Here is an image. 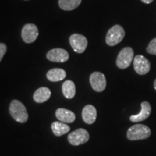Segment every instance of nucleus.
Wrapping results in <instances>:
<instances>
[{
    "label": "nucleus",
    "mask_w": 156,
    "mask_h": 156,
    "mask_svg": "<svg viewBox=\"0 0 156 156\" xmlns=\"http://www.w3.org/2000/svg\"><path fill=\"white\" fill-rule=\"evenodd\" d=\"M9 114L17 122L25 123L28 119L27 109L23 103L18 100H13L9 105Z\"/></svg>",
    "instance_id": "1"
},
{
    "label": "nucleus",
    "mask_w": 156,
    "mask_h": 156,
    "mask_svg": "<svg viewBox=\"0 0 156 156\" xmlns=\"http://www.w3.org/2000/svg\"><path fill=\"white\" fill-rule=\"evenodd\" d=\"M151 134V129L144 124H135L128 129L126 136L129 140L147 139Z\"/></svg>",
    "instance_id": "2"
},
{
    "label": "nucleus",
    "mask_w": 156,
    "mask_h": 156,
    "mask_svg": "<svg viewBox=\"0 0 156 156\" xmlns=\"http://www.w3.org/2000/svg\"><path fill=\"white\" fill-rule=\"evenodd\" d=\"M125 36V31L119 25L113 26L107 33L106 36V44L110 46H116L122 41Z\"/></svg>",
    "instance_id": "3"
},
{
    "label": "nucleus",
    "mask_w": 156,
    "mask_h": 156,
    "mask_svg": "<svg viewBox=\"0 0 156 156\" xmlns=\"http://www.w3.org/2000/svg\"><path fill=\"white\" fill-rule=\"evenodd\" d=\"M134 58V51L131 47H125L121 50L116 58V65L119 69L129 67Z\"/></svg>",
    "instance_id": "4"
},
{
    "label": "nucleus",
    "mask_w": 156,
    "mask_h": 156,
    "mask_svg": "<svg viewBox=\"0 0 156 156\" xmlns=\"http://www.w3.org/2000/svg\"><path fill=\"white\" fill-rule=\"evenodd\" d=\"M90 135L88 132L83 128L76 129L71 133H69L67 136L68 141L73 145H80L85 143L89 140Z\"/></svg>",
    "instance_id": "5"
},
{
    "label": "nucleus",
    "mask_w": 156,
    "mask_h": 156,
    "mask_svg": "<svg viewBox=\"0 0 156 156\" xmlns=\"http://www.w3.org/2000/svg\"><path fill=\"white\" fill-rule=\"evenodd\" d=\"M69 44L75 52L82 54L86 49L87 40L83 35L76 34L69 37Z\"/></svg>",
    "instance_id": "6"
},
{
    "label": "nucleus",
    "mask_w": 156,
    "mask_h": 156,
    "mask_svg": "<svg viewBox=\"0 0 156 156\" xmlns=\"http://www.w3.org/2000/svg\"><path fill=\"white\" fill-rule=\"evenodd\" d=\"M90 83L93 89L96 92H102L106 87V80L105 75L99 72H95L90 77Z\"/></svg>",
    "instance_id": "7"
},
{
    "label": "nucleus",
    "mask_w": 156,
    "mask_h": 156,
    "mask_svg": "<svg viewBox=\"0 0 156 156\" xmlns=\"http://www.w3.org/2000/svg\"><path fill=\"white\" fill-rule=\"evenodd\" d=\"M22 38L27 44H31L36 40L38 36V30L36 25L29 23L24 25L22 30Z\"/></svg>",
    "instance_id": "8"
},
{
    "label": "nucleus",
    "mask_w": 156,
    "mask_h": 156,
    "mask_svg": "<svg viewBox=\"0 0 156 156\" xmlns=\"http://www.w3.org/2000/svg\"><path fill=\"white\" fill-rule=\"evenodd\" d=\"M134 68L135 72L140 75L148 73L151 69V63L147 58L142 55L136 56L134 58Z\"/></svg>",
    "instance_id": "9"
},
{
    "label": "nucleus",
    "mask_w": 156,
    "mask_h": 156,
    "mask_svg": "<svg viewBox=\"0 0 156 156\" xmlns=\"http://www.w3.org/2000/svg\"><path fill=\"white\" fill-rule=\"evenodd\" d=\"M46 57L49 61L54 62H65L69 59V54L63 48H54L50 50L46 54Z\"/></svg>",
    "instance_id": "10"
},
{
    "label": "nucleus",
    "mask_w": 156,
    "mask_h": 156,
    "mask_svg": "<svg viewBox=\"0 0 156 156\" xmlns=\"http://www.w3.org/2000/svg\"><path fill=\"white\" fill-rule=\"evenodd\" d=\"M141 111L138 114L132 115L130 121L132 122H138L145 120L150 116L151 113V106L147 101H144L141 103Z\"/></svg>",
    "instance_id": "11"
},
{
    "label": "nucleus",
    "mask_w": 156,
    "mask_h": 156,
    "mask_svg": "<svg viewBox=\"0 0 156 156\" xmlns=\"http://www.w3.org/2000/svg\"><path fill=\"white\" fill-rule=\"evenodd\" d=\"M83 119L87 124H92L95 122L97 117L96 108L92 105H87L84 107L82 112Z\"/></svg>",
    "instance_id": "12"
},
{
    "label": "nucleus",
    "mask_w": 156,
    "mask_h": 156,
    "mask_svg": "<svg viewBox=\"0 0 156 156\" xmlns=\"http://www.w3.org/2000/svg\"><path fill=\"white\" fill-rule=\"evenodd\" d=\"M56 116L58 120L64 123H73L75 122L76 116L71 111L65 108H58L56 111Z\"/></svg>",
    "instance_id": "13"
},
{
    "label": "nucleus",
    "mask_w": 156,
    "mask_h": 156,
    "mask_svg": "<svg viewBox=\"0 0 156 156\" xmlns=\"http://www.w3.org/2000/svg\"><path fill=\"white\" fill-rule=\"evenodd\" d=\"M51 95V90L48 87H41L36 90V92L34 93V100L36 103H39L46 102V101H48L50 98Z\"/></svg>",
    "instance_id": "14"
},
{
    "label": "nucleus",
    "mask_w": 156,
    "mask_h": 156,
    "mask_svg": "<svg viewBox=\"0 0 156 156\" xmlns=\"http://www.w3.org/2000/svg\"><path fill=\"white\" fill-rule=\"evenodd\" d=\"M66 72L64 69H59V68H54V69H50L46 74V77L48 80L51 82H58L61 81L66 77Z\"/></svg>",
    "instance_id": "15"
},
{
    "label": "nucleus",
    "mask_w": 156,
    "mask_h": 156,
    "mask_svg": "<svg viewBox=\"0 0 156 156\" xmlns=\"http://www.w3.org/2000/svg\"><path fill=\"white\" fill-rule=\"evenodd\" d=\"M51 129L56 136H60L69 132L70 127L66 123L62 122H54L51 124Z\"/></svg>",
    "instance_id": "16"
},
{
    "label": "nucleus",
    "mask_w": 156,
    "mask_h": 156,
    "mask_svg": "<svg viewBox=\"0 0 156 156\" xmlns=\"http://www.w3.org/2000/svg\"><path fill=\"white\" fill-rule=\"evenodd\" d=\"M62 93L68 99L73 98L75 95L76 87L75 83L71 80L65 81L62 85Z\"/></svg>",
    "instance_id": "17"
},
{
    "label": "nucleus",
    "mask_w": 156,
    "mask_h": 156,
    "mask_svg": "<svg viewBox=\"0 0 156 156\" xmlns=\"http://www.w3.org/2000/svg\"><path fill=\"white\" fill-rule=\"evenodd\" d=\"M82 0H58V6L64 10H73L79 7Z\"/></svg>",
    "instance_id": "18"
},
{
    "label": "nucleus",
    "mask_w": 156,
    "mask_h": 156,
    "mask_svg": "<svg viewBox=\"0 0 156 156\" xmlns=\"http://www.w3.org/2000/svg\"><path fill=\"white\" fill-rule=\"evenodd\" d=\"M147 51L153 55H156V38L150 42L147 47Z\"/></svg>",
    "instance_id": "19"
},
{
    "label": "nucleus",
    "mask_w": 156,
    "mask_h": 156,
    "mask_svg": "<svg viewBox=\"0 0 156 156\" xmlns=\"http://www.w3.org/2000/svg\"><path fill=\"white\" fill-rule=\"evenodd\" d=\"M6 51H7V46L5 44H0V62L2 59Z\"/></svg>",
    "instance_id": "20"
},
{
    "label": "nucleus",
    "mask_w": 156,
    "mask_h": 156,
    "mask_svg": "<svg viewBox=\"0 0 156 156\" xmlns=\"http://www.w3.org/2000/svg\"><path fill=\"white\" fill-rule=\"evenodd\" d=\"M141 1L142 2H144L145 4H150V3H151L153 0H141Z\"/></svg>",
    "instance_id": "21"
},
{
    "label": "nucleus",
    "mask_w": 156,
    "mask_h": 156,
    "mask_svg": "<svg viewBox=\"0 0 156 156\" xmlns=\"http://www.w3.org/2000/svg\"><path fill=\"white\" fill-rule=\"evenodd\" d=\"M154 88H155L156 90V80H155V82H154Z\"/></svg>",
    "instance_id": "22"
}]
</instances>
